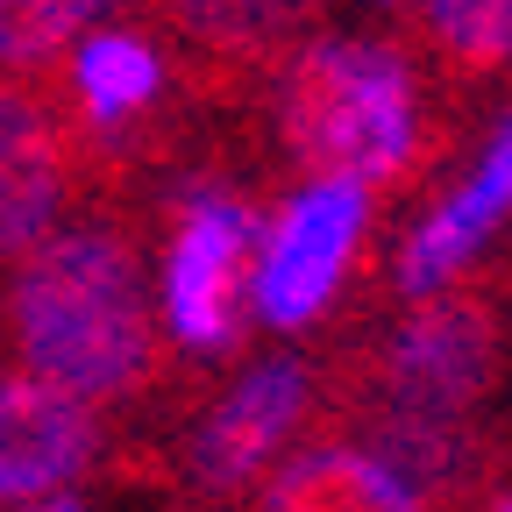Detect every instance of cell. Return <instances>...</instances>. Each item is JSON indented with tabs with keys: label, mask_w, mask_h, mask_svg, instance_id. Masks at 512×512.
<instances>
[{
	"label": "cell",
	"mask_w": 512,
	"mask_h": 512,
	"mask_svg": "<svg viewBox=\"0 0 512 512\" xmlns=\"http://www.w3.org/2000/svg\"><path fill=\"white\" fill-rule=\"evenodd\" d=\"M8 335L22 370L79 406L136 399L157 377V320L136 242L114 228H50L15 264Z\"/></svg>",
	"instance_id": "1"
},
{
	"label": "cell",
	"mask_w": 512,
	"mask_h": 512,
	"mask_svg": "<svg viewBox=\"0 0 512 512\" xmlns=\"http://www.w3.org/2000/svg\"><path fill=\"white\" fill-rule=\"evenodd\" d=\"M278 143L306 178L363 185L370 200L406 192L448 128H427L420 72L406 43L313 36L278 64Z\"/></svg>",
	"instance_id": "2"
},
{
	"label": "cell",
	"mask_w": 512,
	"mask_h": 512,
	"mask_svg": "<svg viewBox=\"0 0 512 512\" xmlns=\"http://www.w3.org/2000/svg\"><path fill=\"white\" fill-rule=\"evenodd\" d=\"M498 377H505V306L491 285L456 278L441 292H420L392 328L363 342L349 406L477 420Z\"/></svg>",
	"instance_id": "3"
},
{
	"label": "cell",
	"mask_w": 512,
	"mask_h": 512,
	"mask_svg": "<svg viewBox=\"0 0 512 512\" xmlns=\"http://www.w3.org/2000/svg\"><path fill=\"white\" fill-rule=\"evenodd\" d=\"M256 207L235 185H192L178 214H171V242H164V335L192 356H214L228 342H242L249 320V278H256Z\"/></svg>",
	"instance_id": "4"
},
{
	"label": "cell",
	"mask_w": 512,
	"mask_h": 512,
	"mask_svg": "<svg viewBox=\"0 0 512 512\" xmlns=\"http://www.w3.org/2000/svg\"><path fill=\"white\" fill-rule=\"evenodd\" d=\"M370 214H377V200L363 185L306 178L271 214L264 242H256V278H249L256 320L278 328V335H306L313 320H328V306L349 285L356 249L370 235Z\"/></svg>",
	"instance_id": "5"
},
{
	"label": "cell",
	"mask_w": 512,
	"mask_h": 512,
	"mask_svg": "<svg viewBox=\"0 0 512 512\" xmlns=\"http://www.w3.org/2000/svg\"><path fill=\"white\" fill-rule=\"evenodd\" d=\"M313 406H320V370L306 356H271V363L242 370L192 427L185 477L207 498H235L242 484L271 477L285 463V448L306 434Z\"/></svg>",
	"instance_id": "6"
},
{
	"label": "cell",
	"mask_w": 512,
	"mask_h": 512,
	"mask_svg": "<svg viewBox=\"0 0 512 512\" xmlns=\"http://www.w3.org/2000/svg\"><path fill=\"white\" fill-rule=\"evenodd\" d=\"M505 221H512V107L498 114V128L484 136L477 171H470L456 192H441V200L413 221V235H406L399 256H392V285H399L406 299L456 285Z\"/></svg>",
	"instance_id": "7"
},
{
	"label": "cell",
	"mask_w": 512,
	"mask_h": 512,
	"mask_svg": "<svg viewBox=\"0 0 512 512\" xmlns=\"http://www.w3.org/2000/svg\"><path fill=\"white\" fill-rule=\"evenodd\" d=\"M93 463H100L93 406L29 370L0 377V505L64 498Z\"/></svg>",
	"instance_id": "8"
},
{
	"label": "cell",
	"mask_w": 512,
	"mask_h": 512,
	"mask_svg": "<svg viewBox=\"0 0 512 512\" xmlns=\"http://www.w3.org/2000/svg\"><path fill=\"white\" fill-rule=\"evenodd\" d=\"M64 192H72V136H64V121L22 93V86H0V264L8 256H29Z\"/></svg>",
	"instance_id": "9"
},
{
	"label": "cell",
	"mask_w": 512,
	"mask_h": 512,
	"mask_svg": "<svg viewBox=\"0 0 512 512\" xmlns=\"http://www.w3.org/2000/svg\"><path fill=\"white\" fill-rule=\"evenodd\" d=\"M256 512H427V505L356 441H320L271 470Z\"/></svg>",
	"instance_id": "10"
},
{
	"label": "cell",
	"mask_w": 512,
	"mask_h": 512,
	"mask_svg": "<svg viewBox=\"0 0 512 512\" xmlns=\"http://www.w3.org/2000/svg\"><path fill=\"white\" fill-rule=\"evenodd\" d=\"M157 15L221 64H278L299 50V36L320 22V0H157Z\"/></svg>",
	"instance_id": "11"
},
{
	"label": "cell",
	"mask_w": 512,
	"mask_h": 512,
	"mask_svg": "<svg viewBox=\"0 0 512 512\" xmlns=\"http://www.w3.org/2000/svg\"><path fill=\"white\" fill-rule=\"evenodd\" d=\"M164 93V50L143 29H93L72 50V100L79 121L100 136H121L136 114H150Z\"/></svg>",
	"instance_id": "12"
},
{
	"label": "cell",
	"mask_w": 512,
	"mask_h": 512,
	"mask_svg": "<svg viewBox=\"0 0 512 512\" xmlns=\"http://www.w3.org/2000/svg\"><path fill=\"white\" fill-rule=\"evenodd\" d=\"M420 50L448 86L512 72V0H420Z\"/></svg>",
	"instance_id": "13"
},
{
	"label": "cell",
	"mask_w": 512,
	"mask_h": 512,
	"mask_svg": "<svg viewBox=\"0 0 512 512\" xmlns=\"http://www.w3.org/2000/svg\"><path fill=\"white\" fill-rule=\"evenodd\" d=\"M121 0H0V72H43L64 43H86Z\"/></svg>",
	"instance_id": "14"
},
{
	"label": "cell",
	"mask_w": 512,
	"mask_h": 512,
	"mask_svg": "<svg viewBox=\"0 0 512 512\" xmlns=\"http://www.w3.org/2000/svg\"><path fill=\"white\" fill-rule=\"evenodd\" d=\"M8 512H93L86 498H72V491H64V498H36V505H8Z\"/></svg>",
	"instance_id": "15"
},
{
	"label": "cell",
	"mask_w": 512,
	"mask_h": 512,
	"mask_svg": "<svg viewBox=\"0 0 512 512\" xmlns=\"http://www.w3.org/2000/svg\"><path fill=\"white\" fill-rule=\"evenodd\" d=\"M484 512H512V484H505V491H491V505H484Z\"/></svg>",
	"instance_id": "16"
},
{
	"label": "cell",
	"mask_w": 512,
	"mask_h": 512,
	"mask_svg": "<svg viewBox=\"0 0 512 512\" xmlns=\"http://www.w3.org/2000/svg\"><path fill=\"white\" fill-rule=\"evenodd\" d=\"M377 8H399V0H377Z\"/></svg>",
	"instance_id": "17"
}]
</instances>
